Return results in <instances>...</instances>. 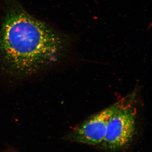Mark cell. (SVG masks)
<instances>
[{"mask_svg":"<svg viewBox=\"0 0 152 152\" xmlns=\"http://www.w3.org/2000/svg\"><path fill=\"white\" fill-rule=\"evenodd\" d=\"M0 77L22 81L48 71L64 54L67 36L33 15L17 0H2Z\"/></svg>","mask_w":152,"mask_h":152,"instance_id":"1","label":"cell"},{"mask_svg":"<svg viewBox=\"0 0 152 152\" xmlns=\"http://www.w3.org/2000/svg\"><path fill=\"white\" fill-rule=\"evenodd\" d=\"M132 97L122 102L110 117L105 135L101 144L110 151H120L127 147L132 140L136 129V110Z\"/></svg>","mask_w":152,"mask_h":152,"instance_id":"2","label":"cell"},{"mask_svg":"<svg viewBox=\"0 0 152 152\" xmlns=\"http://www.w3.org/2000/svg\"><path fill=\"white\" fill-rule=\"evenodd\" d=\"M118 101L108 107L93 115L68 134L66 138L79 143L101 145L105 135L110 118L122 102Z\"/></svg>","mask_w":152,"mask_h":152,"instance_id":"3","label":"cell"}]
</instances>
